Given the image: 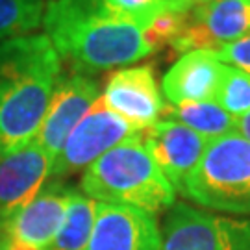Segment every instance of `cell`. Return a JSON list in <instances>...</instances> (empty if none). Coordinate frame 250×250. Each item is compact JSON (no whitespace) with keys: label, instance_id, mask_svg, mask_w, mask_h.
Returning <instances> with one entry per match:
<instances>
[{"label":"cell","instance_id":"52a82bcc","mask_svg":"<svg viewBox=\"0 0 250 250\" xmlns=\"http://www.w3.org/2000/svg\"><path fill=\"white\" fill-rule=\"evenodd\" d=\"M76 191L62 180H50L15 217L4 232V250H48L62 230Z\"/></svg>","mask_w":250,"mask_h":250},{"label":"cell","instance_id":"3957f363","mask_svg":"<svg viewBox=\"0 0 250 250\" xmlns=\"http://www.w3.org/2000/svg\"><path fill=\"white\" fill-rule=\"evenodd\" d=\"M80 188L97 202L130 206L154 217L176 204V189L145 148L141 134L93 161L82 176Z\"/></svg>","mask_w":250,"mask_h":250},{"label":"cell","instance_id":"e0dca14e","mask_svg":"<svg viewBox=\"0 0 250 250\" xmlns=\"http://www.w3.org/2000/svg\"><path fill=\"white\" fill-rule=\"evenodd\" d=\"M45 0H0V41L32 36L43 24Z\"/></svg>","mask_w":250,"mask_h":250},{"label":"cell","instance_id":"ac0fdd59","mask_svg":"<svg viewBox=\"0 0 250 250\" xmlns=\"http://www.w3.org/2000/svg\"><path fill=\"white\" fill-rule=\"evenodd\" d=\"M215 102L235 119L250 113V76L247 72L224 63L223 80Z\"/></svg>","mask_w":250,"mask_h":250},{"label":"cell","instance_id":"7a4b0ae2","mask_svg":"<svg viewBox=\"0 0 250 250\" xmlns=\"http://www.w3.org/2000/svg\"><path fill=\"white\" fill-rule=\"evenodd\" d=\"M62 76V58L45 34L0 41V158L36 141Z\"/></svg>","mask_w":250,"mask_h":250},{"label":"cell","instance_id":"7402d4cb","mask_svg":"<svg viewBox=\"0 0 250 250\" xmlns=\"http://www.w3.org/2000/svg\"><path fill=\"white\" fill-rule=\"evenodd\" d=\"M235 132L245 137L247 141H250V113H247L245 117L241 119H237V128H235Z\"/></svg>","mask_w":250,"mask_h":250},{"label":"cell","instance_id":"ba28073f","mask_svg":"<svg viewBox=\"0 0 250 250\" xmlns=\"http://www.w3.org/2000/svg\"><path fill=\"white\" fill-rule=\"evenodd\" d=\"M99 99V83L89 74L74 72L60 76L36 135V143L45 150L52 163L62 152L67 137Z\"/></svg>","mask_w":250,"mask_h":250},{"label":"cell","instance_id":"30bf717a","mask_svg":"<svg viewBox=\"0 0 250 250\" xmlns=\"http://www.w3.org/2000/svg\"><path fill=\"white\" fill-rule=\"evenodd\" d=\"M141 141L176 193L184 191L186 182L209 143L191 128L170 119H163L145 128Z\"/></svg>","mask_w":250,"mask_h":250},{"label":"cell","instance_id":"ffe728a7","mask_svg":"<svg viewBox=\"0 0 250 250\" xmlns=\"http://www.w3.org/2000/svg\"><path fill=\"white\" fill-rule=\"evenodd\" d=\"M115 9L125 13L126 17L134 19L143 30L156 15L163 11H191L186 0H107Z\"/></svg>","mask_w":250,"mask_h":250},{"label":"cell","instance_id":"7c38bea8","mask_svg":"<svg viewBox=\"0 0 250 250\" xmlns=\"http://www.w3.org/2000/svg\"><path fill=\"white\" fill-rule=\"evenodd\" d=\"M102 102L139 130L156 125L163 113V97L150 65L115 71L106 82Z\"/></svg>","mask_w":250,"mask_h":250},{"label":"cell","instance_id":"6da1fadb","mask_svg":"<svg viewBox=\"0 0 250 250\" xmlns=\"http://www.w3.org/2000/svg\"><path fill=\"white\" fill-rule=\"evenodd\" d=\"M45 36L74 72H99L154 52L145 30L107 0H48Z\"/></svg>","mask_w":250,"mask_h":250},{"label":"cell","instance_id":"5bb4252c","mask_svg":"<svg viewBox=\"0 0 250 250\" xmlns=\"http://www.w3.org/2000/svg\"><path fill=\"white\" fill-rule=\"evenodd\" d=\"M224 63L211 50H193L182 54L178 62L163 76L161 89L167 104L215 100L223 80Z\"/></svg>","mask_w":250,"mask_h":250},{"label":"cell","instance_id":"5b68a950","mask_svg":"<svg viewBox=\"0 0 250 250\" xmlns=\"http://www.w3.org/2000/svg\"><path fill=\"white\" fill-rule=\"evenodd\" d=\"M161 250H250V219L208 213L176 202L161 228Z\"/></svg>","mask_w":250,"mask_h":250},{"label":"cell","instance_id":"8fae6325","mask_svg":"<svg viewBox=\"0 0 250 250\" xmlns=\"http://www.w3.org/2000/svg\"><path fill=\"white\" fill-rule=\"evenodd\" d=\"M50 169L52 161L36 141L0 158V245L9 221L41 191Z\"/></svg>","mask_w":250,"mask_h":250},{"label":"cell","instance_id":"9c48e42d","mask_svg":"<svg viewBox=\"0 0 250 250\" xmlns=\"http://www.w3.org/2000/svg\"><path fill=\"white\" fill-rule=\"evenodd\" d=\"M250 34V0H209L189 11L188 28L172 43L180 54L193 50L219 52Z\"/></svg>","mask_w":250,"mask_h":250},{"label":"cell","instance_id":"603a6c76","mask_svg":"<svg viewBox=\"0 0 250 250\" xmlns=\"http://www.w3.org/2000/svg\"><path fill=\"white\" fill-rule=\"evenodd\" d=\"M191 8H195V6H200V4H204V2H209V0H186Z\"/></svg>","mask_w":250,"mask_h":250},{"label":"cell","instance_id":"2e32d148","mask_svg":"<svg viewBox=\"0 0 250 250\" xmlns=\"http://www.w3.org/2000/svg\"><path fill=\"white\" fill-rule=\"evenodd\" d=\"M99 202L85 197L82 193H74L71 204L62 224V230L54 239L48 250H85L89 245L95 217H97Z\"/></svg>","mask_w":250,"mask_h":250},{"label":"cell","instance_id":"9a60e30c","mask_svg":"<svg viewBox=\"0 0 250 250\" xmlns=\"http://www.w3.org/2000/svg\"><path fill=\"white\" fill-rule=\"evenodd\" d=\"M161 117L188 126L193 132L206 137L208 141L232 134L237 128V119L230 115L228 111H224L215 100L188 102V104H178V106L165 102Z\"/></svg>","mask_w":250,"mask_h":250},{"label":"cell","instance_id":"4fadbf2b","mask_svg":"<svg viewBox=\"0 0 250 250\" xmlns=\"http://www.w3.org/2000/svg\"><path fill=\"white\" fill-rule=\"evenodd\" d=\"M85 250H161V230L143 209L99 202Z\"/></svg>","mask_w":250,"mask_h":250},{"label":"cell","instance_id":"d6986e66","mask_svg":"<svg viewBox=\"0 0 250 250\" xmlns=\"http://www.w3.org/2000/svg\"><path fill=\"white\" fill-rule=\"evenodd\" d=\"M188 22L189 11H163L146 24L145 37L156 52L161 46H172V43L186 32Z\"/></svg>","mask_w":250,"mask_h":250},{"label":"cell","instance_id":"8992f818","mask_svg":"<svg viewBox=\"0 0 250 250\" xmlns=\"http://www.w3.org/2000/svg\"><path fill=\"white\" fill-rule=\"evenodd\" d=\"M141 132L143 130L119 117L99 99L67 137L62 152L54 160L48 180H62L87 169L107 150Z\"/></svg>","mask_w":250,"mask_h":250},{"label":"cell","instance_id":"44dd1931","mask_svg":"<svg viewBox=\"0 0 250 250\" xmlns=\"http://www.w3.org/2000/svg\"><path fill=\"white\" fill-rule=\"evenodd\" d=\"M217 54V58L226 65H232L239 71L247 72L250 76V34L233 41L230 45L223 46Z\"/></svg>","mask_w":250,"mask_h":250},{"label":"cell","instance_id":"277c9868","mask_svg":"<svg viewBox=\"0 0 250 250\" xmlns=\"http://www.w3.org/2000/svg\"><path fill=\"white\" fill-rule=\"evenodd\" d=\"M182 195L208 209L250 217V141L237 132L209 141Z\"/></svg>","mask_w":250,"mask_h":250}]
</instances>
